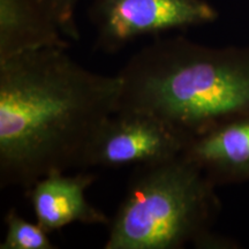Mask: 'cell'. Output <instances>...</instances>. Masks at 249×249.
<instances>
[{
	"mask_svg": "<svg viewBox=\"0 0 249 249\" xmlns=\"http://www.w3.org/2000/svg\"><path fill=\"white\" fill-rule=\"evenodd\" d=\"M121 81L83 67L65 48L0 61V186L28 189L52 172L85 169L117 113Z\"/></svg>",
	"mask_w": 249,
	"mask_h": 249,
	"instance_id": "cell-1",
	"label": "cell"
},
{
	"mask_svg": "<svg viewBox=\"0 0 249 249\" xmlns=\"http://www.w3.org/2000/svg\"><path fill=\"white\" fill-rule=\"evenodd\" d=\"M118 76L117 112L157 117L191 139L249 116V46H208L182 36L156 39Z\"/></svg>",
	"mask_w": 249,
	"mask_h": 249,
	"instance_id": "cell-2",
	"label": "cell"
},
{
	"mask_svg": "<svg viewBox=\"0 0 249 249\" xmlns=\"http://www.w3.org/2000/svg\"><path fill=\"white\" fill-rule=\"evenodd\" d=\"M222 211L217 186L183 155L138 166L105 249H202Z\"/></svg>",
	"mask_w": 249,
	"mask_h": 249,
	"instance_id": "cell-3",
	"label": "cell"
},
{
	"mask_svg": "<svg viewBox=\"0 0 249 249\" xmlns=\"http://www.w3.org/2000/svg\"><path fill=\"white\" fill-rule=\"evenodd\" d=\"M89 18L96 44L111 53L139 37L214 22L218 12L207 0H91Z\"/></svg>",
	"mask_w": 249,
	"mask_h": 249,
	"instance_id": "cell-4",
	"label": "cell"
},
{
	"mask_svg": "<svg viewBox=\"0 0 249 249\" xmlns=\"http://www.w3.org/2000/svg\"><path fill=\"white\" fill-rule=\"evenodd\" d=\"M191 140L157 117L117 112L96 135L85 169L157 164L182 155Z\"/></svg>",
	"mask_w": 249,
	"mask_h": 249,
	"instance_id": "cell-5",
	"label": "cell"
},
{
	"mask_svg": "<svg viewBox=\"0 0 249 249\" xmlns=\"http://www.w3.org/2000/svg\"><path fill=\"white\" fill-rule=\"evenodd\" d=\"M95 180V174L86 172L73 176L52 172L37 180L27 189L36 222L49 233L74 223L110 225V218L86 196L87 189Z\"/></svg>",
	"mask_w": 249,
	"mask_h": 249,
	"instance_id": "cell-6",
	"label": "cell"
},
{
	"mask_svg": "<svg viewBox=\"0 0 249 249\" xmlns=\"http://www.w3.org/2000/svg\"><path fill=\"white\" fill-rule=\"evenodd\" d=\"M182 155L217 187L249 181V116L192 139Z\"/></svg>",
	"mask_w": 249,
	"mask_h": 249,
	"instance_id": "cell-7",
	"label": "cell"
},
{
	"mask_svg": "<svg viewBox=\"0 0 249 249\" xmlns=\"http://www.w3.org/2000/svg\"><path fill=\"white\" fill-rule=\"evenodd\" d=\"M60 26L39 0H0V61L44 48H65Z\"/></svg>",
	"mask_w": 249,
	"mask_h": 249,
	"instance_id": "cell-8",
	"label": "cell"
},
{
	"mask_svg": "<svg viewBox=\"0 0 249 249\" xmlns=\"http://www.w3.org/2000/svg\"><path fill=\"white\" fill-rule=\"evenodd\" d=\"M5 238L0 244L1 249H54L46 232L38 223H30L21 217L15 208L5 216Z\"/></svg>",
	"mask_w": 249,
	"mask_h": 249,
	"instance_id": "cell-9",
	"label": "cell"
},
{
	"mask_svg": "<svg viewBox=\"0 0 249 249\" xmlns=\"http://www.w3.org/2000/svg\"><path fill=\"white\" fill-rule=\"evenodd\" d=\"M53 15L65 36L77 40L80 33L76 26V7L79 0H39Z\"/></svg>",
	"mask_w": 249,
	"mask_h": 249,
	"instance_id": "cell-10",
	"label": "cell"
}]
</instances>
